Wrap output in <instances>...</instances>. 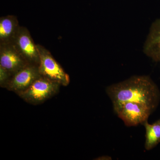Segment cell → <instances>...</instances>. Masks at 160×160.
Wrapping results in <instances>:
<instances>
[{
  "instance_id": "5b68a950",
  "label": "cell",
  "mask_w": 160,
  "mask_h": 160,
  "mask_svg": "<svg viewBox=\"0 0 160 160\" xmlns=\"http://www.w3.org/2000/svg\"><path fill=\"white\" fill-rule=\"evenodd\" d=\"M12 43L29 64L38 66L40 63L39 52L37 46L35 44L27 28L20 26Z\"/></svg>"
},
{
  "instance_id": "277c9868",
  "label": "cell",
  "mask_w": 160,
  "mask_h": 160,
  "mask_svg": "<svg viewBox=\"0 0 160 160\" xmlns=\"http://www.w3.org/2000/svg\"><path fill=\"white\" fill-rule=\"evenodd\" d=\"M114 111L126 126L129 127L143 125L153 112L146 104L132 102L123 103Z\"/></svg>"
},
{
  "instance_id": "30bf717a",
  "label": "cell",
  "mask_w": 160,
  "mask_h": 160,
  "mask_svg": "<svg viewBox=\"0 0 160 160\" xmlns=\"http://www.w3.org/2000/svg\"><path fill=\"white\" fill-rule=\"evenodd\" d=\"M143 125L146 131L145 149L150 150L160 142V124L157 121L150 124L147 121Z\"/></svg>"
},
{
  "instance_id": "3957f363",
  "label": "cell",
  "mask_w": 160,
  "mask_h": 160,
  "mask_svg": "<svg viewBox=\"0 0 160 160\" xmlns=\"http://www.w3.org/2000/svg\"><path fill=\"white\" fill-rule=\"evenodd\" d=\"M37 46L40 55L38 70L41 76L62 86L69 85L70 83L69 75L56 61L49 50L40 44Z\"/></svg>"
},
{
  "instance_id": "6da1fadb",
  "label": "cell",
  "mask_w": 160,
  "mask_h": 160,
  "mask_svg": "<svg viewBox=\"0 0 160 160\" xmlns=\"http://www.w3.org/2000/svg\"><path fill=\"white\" fill-rule=\"evenodd\" d=\"M113 109L126 102L144 103L154 111L159 105L160 92L156 84L147 76H136L107 87Z\"/></svg>"
},
{
  "instance_id": "52a82bcc",
  "label": "cell",
  "mask_w": 160,
  "mask_h": 160,
  "mask_svg": "<svg viewBox=\"0 0 160 160\" xmlns=\"http://www.w3.org/2000/svg\"><path fill=\"white\" fill-rule=\"evenodd\" d=\"M29 65L13 43L0 44V66L12 75Z\"/></svg>"
},
{
  "instance_id": "8fae6325",
  "label": "cell",
  "mask_w": 160,
  "mask_h": 160,
  "mask_svg": "<svg viewBox=\"0 0 160 160\" xmlns=\"http://www.w3.org/2000/svg\"><path fill=\"white\" fill-rule=\"evenodd\" d=\"M12 75L7 69L0 66V86L6 88L9 84Z\"/></svg>"
},
{
  "instance_id": "8992f818",
  "label": "cell",
  "mask_w": 160,
  "mask_h": 160,
  "mask_svg": "<svg viewBox=\"0 0 160 160\" xmlns=\"http://www.w3.org/2000/svg\"><path fill=\"white\" fill-rule=\"evenodd\" d=\"M40 76L38 66L28 65L12 75L6 89L18 95L28 89Z\"/></svg>"
},
{
  "instance_id": "7c38bea8",
  "label": "cell",
  "mask_w": 160,
  "mask_h": 160,
  "mask_svg": "<svg viewBox=\"0 0 160 160\" xmlns=\"http://www.w3.org/2000/svg\"><path fill=\"white\" fill-rule=\"evenodd\" d=\"M157 122H158L159 123V124H160V119L159 120H158V121H157Z\"/></svg>"
},
{
  "instance_id": "7a4b0ae2",
  "label": "cell",
  "mask_w": 160,
  "mask_h": 160,
  "mask_svg": "<svg viewBox=\"0 0 160 160\" xmlns=\"http://www.w3.org/2000/svg\"><path fill=\"white\" fill-rule=\"evenodd\" d=\"M61 85L43 77L35 80L29 88L18 95L26 102L38 105L57 94Z\"/></svg>"
},
{
  "instance_id": "ba28073f",
  "label": "cell",
  "mask_w": 160,
  "mask_h": 160,
  "mask_svg": "<svg viewBox=\"0 0 160 160\" xmlns=\"http://www.w3.org/2000/svg\"><path fill=\"white\" fill-rule=\"evenodd\" d=\"M145 54L156 62H160V18L152 24L144 46Z\"/></svg>"
},
{
  "instance_id": "9c48e42d",
  "label": "cell",
  "mask_w": 160,
  "mask_h": 160,
  "mask_svg": "<svg viewBox=\"0 0 160 160\" xmlns=\"http://www.w3.org/2000/svg\"><path fill=\"white\" fill-rule=\"evenodd\" d=\"M16 16L8 15L0 18V44L12 43L20 27Z\"/></svg>"
}]
</instances>
